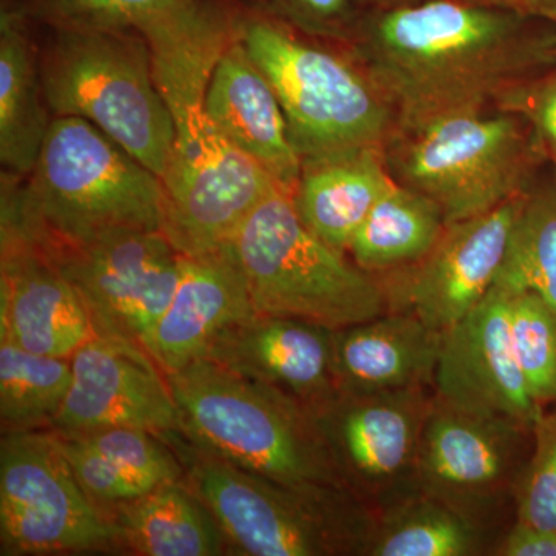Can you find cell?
Segmentation results:
<instances>
[{
  "instance_id": "6da1fadb",
  "label": "cell",
  "mask_w": 556,
  "mask_h": 556,
  "mask_svg": "<svg viewBox=\"0 0 556 556\" xmlns=\"http://www.w3.org/2000/svg\"><path fill=\"white\" fill-rule=\"evenodd\" d=\"M241 21L236 0H182L137 28L148 40L156 86L174 124L161 178L163 233L182 255L232 243L252 211L281 189L222 134L206 109L212 73L239 38Z\"/></svg>"
},
{
  "instance_id": "7a4b0ae2",
  "label": "cell",
  "mask_w": 556,
  "mask_h": 556,
  "mask_svg": "<svg viewBox=\"0 0 556 556\" xmlns=\"http://www.w3.org/2000/svg\"><path fill=\"white\" fill-rule=\"evenodd\" d=\"M527 17L457 0L388 11L362 33L356 58L390 102L397 135L459 113L482 112L556 62V33ZM396 135V137H397Z\"/></svg>"
},
{
  "instance_id": "3957f363",
  "label": "cell",
  "mask_w": 556,
  "mask_h": 556,
  "mask_svg": "<svg viewBox=\"0 0 556 556\" xmlns=\"http://www.w3.org/2000/svg\"><path fill=\"white\" fill-rule=\"evenodd\" d=\"M164 208L163 179L76 116H53L27 177L2 174V212L47 243L163 232Z\"/></svg>"
},
{
  "instance_id": "277c9868",
  "label": "cell",
  "mask_w": 556,
  "mask_h": 556,
  "mask_svg": "<svg viewBox=\"0 0 556 556\" xmlns=\"http://www.w3.org/2000/svg\"><path fill=\"white\" fill-rule=\"evenodd\" d=\"M167 380L179 431L193 444L298 492H345L305 405L295 399L208 358L170 372Z\"/></svg>"
},
{
  "instance_id": "5b68a950",
  "label": "cell",
  "mask_w": 556,
  "mask_h": 556,
  "mask_svg": "<svg viewBox=\"0 0 556 556\" xmlns=\"http://www.w3.org/2000/svg\"><path fill=\"white\" fill-rule=\"evenodd\" d=\"M241 40L276 90L300 160L387 150L396 138V115L357 60L244 10Z\"/></svg>"
},
{
  "instance_id": "8992f818",
  "label": "cell",
  "mask_w": 556,
  "mask_h": 556,
  "mask_svg": "<svg viewBox=\"0 0 556 556\" xmlns=\"http://www.w3.org/2000/svg\"><path fill=\"white\" fill-rule=\"evenodd\" d=\"M160 438L181 463L186 484L241 554L367 555L376 517L350 493L298 492L241 470L179 430Z\"/></svg>"
},
{
  "instance_id": "52a82bcc",
  "label": "cell",
  "mask_w": 556,
  "mask_h": 556,
  "mask_svg": "<svg viewBox=\"0 0 556 556\" xmlns=\"http://www.w3.org/2000/svg\"><path fill=\"white\" fill-rule=\"evenodd\" d=\"M232 244L262 316L338 331L391 311L380 278L314 236L285 190H274L252 211Z\"/></svg>"
},
{
  "instance_id": "ba28073f",
  "label": "cell",
  "mask_w": 556,
  "mask_h": 556,
  "mask_svg": "<svg viewBox=\"0 0 556 556\" xmlns=\"http://www.w3.org/2000/svg\"><path fill=\"white\" fill-rule=\"evenodd\" d=\"M40 79L51 115L89 121L163 178L174 124L141 33L51 30Z\"/></svg>"
},
{
  "instance_id": "9c48e42d",
  "label": "cell",
  "mask_w": 556,
  "mask_h": 556,
  "mask_svg": "<svg viewBox=\"0 0 556 556\" xmlns=\"http://www.w3.org/2000/svg\"><path fill=\"white\" fill-rule=\"evenodd\" d=\"M540 149L514 113L470 112L397 135L386 155L394 181L437 203L452 225L526 193Z\"/></svg>"
},
{
  "instance_id": "30bf717a",
  "label": "cell",
  "mask_w": 556,
  "mask_h": 556,
  "mask_svg": "<svg viewBox=\"0 0 556 556\" xmlns=\"http://www.w3.org/2000/svg\"><path fill=\"white\" fill-rule=\"evenodd\" d=\"M433 388L343 393L305 407L343 490L376 518L419 495L417 456Z\"/></svg>"
},
{
  "instance_id": "8fae6325",
  "label": "cell",
  "mask_w": 556,
  "mask_h": 556,
  "mask_svg": "<svg viewBox=\"0 0 556 556\" xmlns=\"http://www.w3.org/2000/svg\"><path fill=\"white\" fill-rule=\"evenodd\" d=\"M123 547L118 527L83 489L53 431L0 444V554H83Z\"/></svg>"
},
{
  "instance_id": "7c38bea8",
  "label": "cell",
  "mask_w": 556,
  "mask_h": 556,
  "mask_svg": "<svg viewBox=\"0 0 556 556\" xmlns=\"http://www.w3.org/2000/svg\"><path fill=\"white\" fill-rule=\"evenodd\" d=\"M533 448V427L473 415L433 396L419 456L417 490L496 535L515 507Z\"/></svg>"
},
{
  "instance_id": "4fadbf2b",
  "label": "cell",
  "mask_w": 556,
  "mask_h": 556,
  "mask_svg": "<svg viewBox=\"0 0 556 556\" xmlns=\"http://www.w3.org/2000/svg\"><path fill=\"white\" fill-rule=\"evenodd\" d=\"M36 240L78 291L98 338L144 350L181 276L182 254L169 239L153 230L83 244Z\"/></svg>"
},
{
  "instance_id": "5bb4252c",
  "label": "cell",
  "mask_w": 556,
  "mask_h": 556,
  "mask_svg": "<svg viewBox=\"0 0 556 556\" xmlns=\"http://www.w3.org/2000/svg\"><path fill=\"white\" fill-rule=\"evenodd\" d=\"M525 195L445 226L426 257L380 276L391 311H409L428 327L444 332L477 308L495 287Z\"/></svg>"
},
{
  "instance_id": "9a60e30c",
  "label": "cell",
  "mask_w": 556,
  "mask_h": 556,
  "mask_svg": "<svg viewBox=\"0 0 556 556\" xmlns=\"http://www.w3.org/2000/svg\"><path fill=\"white\" fill-rule=\"evenodd\" d=\"M433 393L448 407L535 426L544 407L515 354L506 291L493 287L477 308L442 332Z\"/></svg>"
},
{
  "instance_id": "2e32d148",
  "label": "cell",
  "mask_w": 556,
  "mask_h": 556,
  "mask_svg": "<svg viewBox=\"0 0 556 556\" xmlns=\"http://www.w3.org/2000/svg\"><path fill=\"white\" fill-rule=\"evenodd\" d=\"M73 379L51 430L83 434L113 427L179 430L169 380L141 348L93 338L72 356Z\"/></svg>"
},
{
  "instance_id": "e0dca14e",
  "label": "cell",
  "mask_w": 556,
  "mask_h": 556,
  "mask_svg": "<svg viewBox=\"0 0 556 556\" xmlns=\"http://www.w3.org/2000/svg\"><path fill=\"white\" fill-rule=\"evenodd\" d=\"M0 229V340L46 356L72 357L97 338L78 291L16 219L2 214Z\"/></svg>"
},
{
  "instance_id": "ac0fdd59",
  "label": "cell",
  "mask_w": 556,
  "mask_h": 556,
  "mask_svg": "<svg viewBox=\"0 0 556 556\" xmlns=\"http://www.w3.org/2000/svg\"><path fill=\"white\" fill-rule=\"evenodd\" d=\"M255 314L232 243L182 255L177 291L146 340L144 351L167 376L206 356L222 332Z\"/></svg>"
},
{
  "instance_id": "d6986e66",
  "label": "cell",
  "mask_w": 556,
  "mask_h": 556,
  "mask_svg": "<svg viewBox=\"0 0 556 556\" xmlns=\"http://www.w3.org/2000/svg\"><path fill=\"white\" fill-rule=\"evenodd\" d=\"M332 332L299 318L255 314L222 332L203 358L311 407L338 391Z\"/></svg>"
},
{
  "instance_id": "ffe728a7",
  "label": "cell",
  "mask_w": 556,
  "mask_h": 556,
  "mask_svg": "<svg viewBox=\"0 0 556 556\" xmlns=\"http://www.w3.org/2000/svg\"><path fill=\"white\" fill-rule=\"evenodd\" d=\"M206 109L222 134L292 195L302 160L289 137L276 90L252 60L241 33L215 65Z\"/></svg>"
},
{
  "instance_id": "44dd1931",
  "label": "cell",
  "mask_w": 556,
  "mask_h": 556,
  "mask_svg": "<svg viewBox=\"0 0 556 556\" xmlns=\"http://www.w3.org/2000/svg\"><path fill=\"white\" fill-rule=\"evenodd\" d=\"M442 332L409 311L332 332V378L343 393L433 388Z\"/></svg>"
},
{
  "instance_id": "7402d4cb",
  "label": "cell",
  "mask_w": 556,
  "mask_h": 556,
  "mask_svg": "<svg viewBox=\"0 0 556 556\" xmlns=\"http://www.w3.org/2000/svg\"><path fill=\"white\" fill-rule=\"evenodd\" d=\"M394 185L386 150H346L302 160L291 197L299 218L314 236L348 252L369 212Z\"/></svg>"
},
{
  "instance_id": "603a6c76",
  "label": "cell",
  "mask_w": 556,
  "mask_h": 556,
  "mask_svg": "<svg viewBox=\"0 0 556 556\" xmlns=\"http://www.w3.org/2000/svg\"><path fill=\"white\" fill-rule=\"evenodd\" d=\"M35 24L16 0L0 5V163L27 177L50 129L51 115L40 79Z\"/></svg>"
},
{
  "instance_id": "cb8c5ba5",
  "label": "cell",
  "mask_w": 556,
  "mask_h": 556,
  "mask_svg": "<svg viewBox=\"0 0 556 556\" xmlns=\"http://www.w3.org/2000/svg\"><path fill=\"white\" fill-rule=\"evenodd\" d=\"M121 543L141 556H214L225 535L200 497L181 481L126 503L105 506Z\"/></svg>"
},
{
  "instance_id": "d4e9b609",
  "label": "cell",
  "mask_w": 556,
  "mask_h": 556,
  "mask_svg": "<svg viewBox=\"0 0 556 556\" xmlns=\"http://www.w3.org/2000/svg\"><path fill=\"white\" fill-rule=\"evenodd\" d=\"M445 226L437 203L396 182L369 212L348 252L362 269L383 276L426 257Z\"/></svg>"
},
{
  "instance_id": "484cf974",
  "label": "cell",
  "mask_w": 556,
  "mask_h": 556,
  "mask_svg": "<svg viewBox=\"0 0 556 556\" xmlns=\"http://www.w3.org/2000/svg\"><path fill=\"white\" fill-rule=\"evenodd\" d=\"M501 538L426 495L376 518L367 556L493 555Z\"/></svg>"
},
{
  "instance_id": "4316f807",
  "label": "cell",
  "mask_w": 556,
  "mask_h": 556,
  "mask_svg": "<svg viewBox=\"0 0 556 556\" xmlns=\"http://www.w3.org/2000/svg\"><path fill=\"white\" fill-rule=\"evenodd\" d=\"M72 357L0 342V420L5 433L51 427L72 386Z\"/></svg>"
},
{
  "instance_id": "83f0119b",
  "label": "cell",
  "mask_w": 556,
  "mask_h": 556,
  "mask_svg": "<svg viewBox=\"0 0 556 556\" xmlns=\"http://www.w3.org/2000/svg\"><path fill=\"white\" fill-rule=\"evenodd\" d=\"M495 287L508 294L533 292L556 314V188L526 193Z\"/></svg>"
},
{
  "instance_id": "f1b7e54d",
  "label": "cell",
  "mask_w": 556,
  "mask_h": 556,
  "mask_svg": "<svg viewBox=\"0 0 556 556\" xmlns=\"http://www.w3.org/2000/svg\"><path fill=\"white\" fill-rule=\"evenodd\" d=\"M508 320L515 354L533 397L543 407L556 402V314L533 292H517L508 294Z\"/></svg>"
},
{
  "instance_id": "f546056e",
  "label": "cell",
  "mask_w": 556,
  "mask_h": 556,
  "mask_svg": "<svg viewBox=\"0 0 556 556\" xmlns=\"http://www.w3.org/2000/svg\"><path fill=\"white\" fill-rule=\"evenodd\" d=\"M35 24L50 30H137L182 0H16Z\"/></svg>"
},
{
  "instance_id": "4dcf8cb0",
  "label": "cell",
  "mask_w": 556,
  "mask_h": 556,
  "mask_svg": "<svg viewBox=\"0 0 556 556\" xmlns=\"http://www.w3.org/2000/svg\"><path fill=\"white\" fill-rule=\"evenodd\" d=\"M517 521L556 532V409L533 426V448L517 495Z\"/></svg>"
},
{
  "instance_id": "1f68e13d",
  "label": "cell",
  "mask_w": 556,
  "mask_h": 556,
  "mask_svg": "<svg viewBox=\"0 0 556 556\" xmlns=\"http://www.w3.org/2000/svg\"><path fill=\"white\" fill-rule=\"evenodd\" d=\"M244 11L269 17L313 38L343 39L350 0H236Z\"/></svg>"
},
{
  "instance_id": "d6a6232c",
  "label": "cell",
  "mask_w": 556,
  "mask_h": 556,
  "mask_svg": "<svg viewBox=\"0 0 556 556\" xmlns=\"http://www.w3.org/2000/svg\"><path fill=\"white\" fill-rule=\"evenodd\" d=\"M495 104L500 112L514 113L529 121L540 148L556 166V72L544 79H529L506 91Z\"/></svg>"
},
{
  "instance_id": "836d02e7",
  "label": "cell",
  "mask_w": 556,
  "mask_h": 556,
  "mask_svg": "<svg viewBox=\"0 0 556 556\" xmlns=\"http://www.w3.org/2000/svg\"><path fill=\"white\" fill-rule=\"evenodd\" d=\"M497 556H556V532L515 519L493 552Z\"/></svg>"
},
{
  "instance_id": "e575fe53",
  "label": "cell",
  "mask_w": 556,
  "mask_h": 556,
  "mask_svg": "<svg viewBox=\"0 0 556 556\" xmlns=\"http://www.w3.org/2000/svg\"><path fill=\"white\" fill-rule=\"evenodd\" d=\"M457 2L506 11L527 20L546 21L556 25V0H457Z\"/></svg>"
}]
</instances>
